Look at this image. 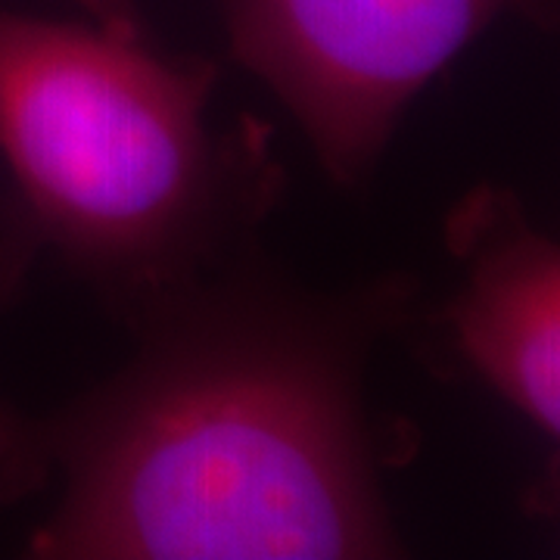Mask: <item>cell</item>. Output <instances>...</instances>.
Segmentation results:
<instances>
[{
    "mask_svg": "<svg viewBox=\"0 0 560 560\" xmlns=\"http://www.w3.org/2000/svg\"><path fill=\"white\" fill-rule=\"evenodd\" d=\"M418 290H315L253 246L131 320V359L88 393L0 399V504L50 501L25 555L405 558L386 477L420 433L374 408L368 371Z\"/></svg>",
    "mask_w": 560,
    "mask_h": 560,
    "instance_id": "cell-1",
    "label": "cell"
},
{
    "mask_svg": "<svg viewBox=\"0 0 560 560\" xmlns=\"http://www.w3.org/2000/svg\"><path fill=\"white\" fill-rule=\"evenodd\" d=\"M219 66L0 7V156L40 246L128 327L259 246L287 172L259 116L212 125Z\"/></svg>",
    "mask_w": 560,
    "mask_h": 560,
    "instance_id": "cell-2",
    "label": "cell"
},
{
    "mask_svg": "<svg viewBox=\"0 0 560 560\" xmlns=\"http://www.w3.org/2000/svg\"><path fill=\"white\" fill-rule=\"evenodd\" d=\"M231 57L337 187L374 175L405 109L499 20L555 32L558 0H221Z\"/></svg>",
    "mask_w": 560,
    "mask_h": 560,
    "instance_id": "cell-3",
    "label": "cell"
},
{
    "mask_svg": "<svg viewBox=\"0 0 560 560\" xmlns=\"http://www.w3.org/2000/svg\"><path fill=\"white\" fill-rule=\"evenodd\" d=\"M460 283L442 305L452 352L548 445H560V246L517 190L482 180L442 221Z\"/></svg>",
    "mask_w": 560,
    "mask_h": 560,
    "instance_id": "cell-4",
    "label": "cell"
},
{
    "mask_svg": "<svg viewBox=\"0 0 560 560\" xmlns=\"http://www.w3.org/2000/svg\"><path fill=\"white\" fill-rule=\"evenodd\" d=\"M40 237L35 224L13 197L0 202V315L20 300L22 287L40 256Z\"/></svg>",
    "mask_w": 560,
    "mask_h": 560,
    "instance_id": "cell-5",
    "label": "cell"
},
{
    "mask_svg": "<svg viewBox=\"0 0 560 560\" xmlns=\"http://www.w3.org/2000/svg\"><path fill=\"white\" fill-rule=\"evenodd\" d=\"M75 3H79L91 20L101 22L106 28L128 32V35H143L138 0H75Z\"/></svg>",
    "mask_w": 560,
    "mask_h": 560,
    "instance_id": "cell-6",
    "label": "cell"
}]
</instances>
